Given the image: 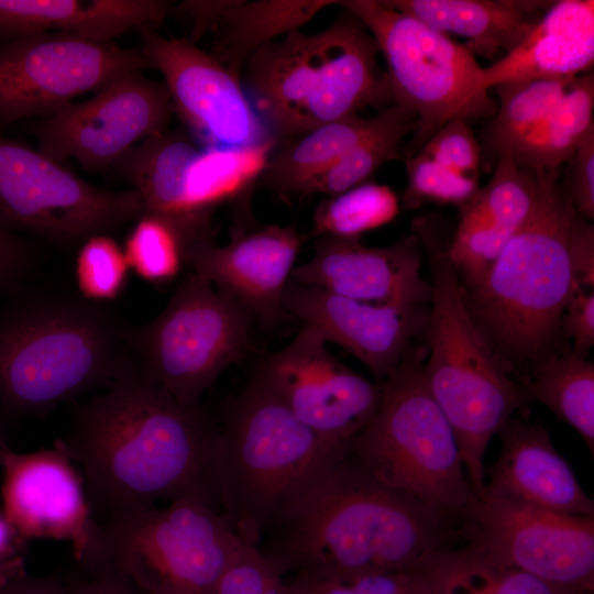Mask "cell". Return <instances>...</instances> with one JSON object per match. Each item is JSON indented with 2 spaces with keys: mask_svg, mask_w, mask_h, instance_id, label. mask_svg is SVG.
Listing matches in <instances>:
<instances>
[{
  "mask_svg": "<svg viewBox=\"0 0 594 594\" xmlns=\"http://www.w3.org/2000/svg\"><path fill=\"white\" fill-rule=\"evenodd\" d=\"M217 416L146 383L139 370L74 403L56 442L79 465L92 514L112 516L190 498L218 508Z\"/></svg>",
  "mask_w": 594,
  "mask_h": 594,
  "instance_id": "cell-1",
  "label": "cell"
},
{
  "mask_svg": "<svg viewBox=\"0 0 594 594\" xmlns=\"http://www.w3.org/2000/svg\"><path fill=\"white\" fill-rule=\"evenodd\" d=\"M458 522L386 485L346 449L282 507L256 547L282 575L418 570L459 544Z\"/></svg>",
  "mask_w": 594,
  "mask_h": 594,
  "instance_id": "cell-2",
  "label": "cell"
},
{
  "mask_svg": "<svg viewBox=\"0 0 594 594\" xmlns=\"http://www.w3.org/2000/svg\"><path fill=\"white\" fill-rule=\"evenodd\" d=\"M0 307V419L41 418L138 369L109 302L16 292Z\"/></svg>",
  "mask_w": 594,
  "mask_h": 594,
  "instance_id": "cell-3",
  "label": "cell"
},
{
  "mask_svg": "<svg viewBox=\"0 0 594 594\" xmlns=\"http://www.w3.org/2000/svg\"><path fill=\"white\" fill-rule=\"evenodd\" d=\"M534 175L529 217L485 278L462 288L471 317L509 374L556 350L573 288L570 238L578 212L560 168Z\"/></svg>",
  "mask_w": 594,
  "mask_h": 594,
  "instance_id": "cell-4",
  "label": "cell"
},
{
  "mask_svg": "<svg viewBox=\"0 0 594 594\" xmlns=\"http://www.w3.org/2000/svg\"><path fill=\"white\" fill-rule=\"evenodd\" d=\"M376 41L344 10L328 28L300 30L257 50L240 80L255 112L279 142L320 125L394 103Z\"/></svg>",
  "mask_w": 594,
  "mask_h": 594,
  "instance_id": "cell-5",
  "label": "cell"
},
{
  "mask_svg": "<svg viewBox=\"0 0 594 594\" xmlns=\"http://www.w3.org/2000/svg\"><path fill=\"white\" fill-rule=\"evenodd\" d=\"M217 424V499L248 544L257 546L282 507L346 450L305 426L254 376L224 400Z\"/></svg>",
  "mask_w": 594,
  "mask_h": 594,
  "instance_id": "cell-6",
  "label": "cell"
},
{
  "mask_svg": "<svg viewBox=\"0 0 594 594\" xmlns=\"http://www.w3.org/2000/svg\"><path fill=\"white\" fill-rule=\"evenodd\" d=\"M430 301L422 366L427 387L449 421L475 496L484 492V455L503 425L532 402L475 324L446 244L425 242Z\"/></svg>",
  "mask_w": 594,
  "mask_h": 594,
  "instance_id": "cell-7",
  "label": "cell"
},
{
  "mask_svg": "<svg viewBox=\"0 0 594 594\" xmlns=\"http://www.w3.org/2000/svg\"><path fill=\"white\" fill-rule=\"evenodd\" d=\"M426 350L409 346L380 384V405L348 451L386 485L459 519L475 494L454 432L430 394Z\"/></svg>",
  "mask_w": 594,
  "mask_h": 594,
  "instance_id": "cell-8",
  "label": "cell"
},
{
  "mask_svg": "<svg viewBox=\"0 0 594 594\" xmlns=\"http://www.w3.org/2000/svg\"><path fill=\"white\" fill-rule=\"evenodd\" d=\"M242 543L217 507L184 498L102 520L85 564H107L144 594H212Z\"/></svg>",
  "mask_w": 594,
  "mask_h": 594,
  "instance_id": "cell-9",
  "label": "cell"
},
{
  "mask_svg": "<svg viewBox=\"0 0 594 594\" xmlns=\"http://www.w3.org/2000/svg\"><path fill=\"white\" fill-rule=\"evenodd\" d=\"M253 314L189 271L151 321L128 338L141 377L186 406L201 404L219 375L252 350Z\"/></svg>",
  "mask_w": 594,
  "mask_h": 594,
  "instance_id": "cell-10",
  "label": "cell"
},
{
  "mask_svg": "<svg viewBox=\"0 0 594 594\" xmlns=\"http://www.w3.org/2000/svg\"><path fill=\"white\" fill-rule=\"evenodd\" d=\"M337 4L370 31L386 62L394 103L418 119L408 156L451 120L469 122L495 114L497 103L480 87L483 67L464 45L383 0Z\"/></svg>",
  "mask_w": 594,
  "mask_h": 594,
  "instance_id": "cell-11",
  "label": "cell"
},
{
  "mask_svg": "<svg viewBox=\"0 0 594 594\" xmlns=\"http://www.w3.org/2000/svg\"><path fill=\"white\" fill-rule=\"evenodd\" d=\"M144 213L139 194L94 186L26 144L0 138V226L63 245Z\"/></svg>",
  "mask_w": 594,
  "mask_h": 594,
  "instance_id": "cell-12",
  "label": "cell"
},
{
  "mask_svg": "<svg viewBox=\"0 0 594 594\" xmlns=\"http://www.w3.org/2000/svg\"><path fill=\"white\" fill-rule=\"evenodd\" d=\"M459 544L503 566L582 594L594 587V517L474 496Z\"/></svg>",
  "mask_w": 594,
  "mask_h": 594,
  "instance_id": "cell-13",
  "label": "cell"
},
{
  "mask_svg": "<svg viewBox=\"0 0 594 594\" xmlns=\"http://www.w3.org/2000/svg\"><path fill=\"white\" fill-rule=\"evenodd\" d=\"M152 67L142 50L64 33H36L0 42V128L50 117L117 76Z\"/></svg>",
  "mask_w": 594,
  "mask_h": 594,
  "instance_id": "cell-14",
  "label": "cell"
},
{
  "mask_svg": "<svg viewBox=\"0 0 594 594\" xmlns=\"http://www.w3.org/2000/svg\"><path fill=\"white\" fill-rule=\"evenodd\" d=\"M142 52L163 75L174 113L205 150L258 151L275 140L255 112L240 77L188 38L142 28Z\"/></svg>",
  "mask_w": 594,
  "mask_h": 594,
  "instance_id": "cell-15",
  "label": "cell"
},
{
  "mask_svg": "<svg viewBox=\"0 0 594 594\" xmlns=\"http://www.w3.org/2000/svg\"><path fill=\"white\" fill-rule=\"evenodd\" d=\"M174 113L164 81L142 70L117 76L89 100L69 103L35 128L38 151L61 163L75 158L100 172L116 164L138 142L167 131Z\"/></svg>",
  "mask_w": 594,
  "mask_h": 594,
  "instance_id": "cell-16",
  "label": "cell"
},
{
  "mask_svg": "<svg viewBox=\"0 0 594 594\" xmlns=\"http://www.w3.org/2000/svg\"><path fill=\"white\" fill-rule=\"evenodd\" d=\"M327 343L302 324L286 346L260 362L253 376L315 433L346 448L374 416L381 385L339 361Z\"/></svg>",
  "mask_w": 594,
  "mask_h": 594,
  "instance_id": "cell-17",
  "label": "cell"
},
{
  "mask_svg": "<svg viewBox=\"0 0 594 594\" xmlns=\"http://www.w3.org/2000/svg\"><path fill=\"white\" fill-rule=\"evenodd\" d=\"M1 513L22 540L68 541L77 562L94 549L99 521L75 463L55 442L20 453L0 441Z\"/></svg>",
  "mask_w": 594,
  "mask_h": 594,
  "instance_id": "cell-18",
  "label": "cell"
},
{
  "mask_svg": "<svg viewBox=\"0 0 594 594\" xmlns=\"http://www.w3.org/2000/svg\"><path fill=\"white\" fill-rule=\"evenodd\" d=\"M290 319L315 328L361 361L381 384L425 331L427 305L370 304L289 279L283 299Z\"/></svg>",
  "mask_w": 594,
  "mask_h": 594,
  "instance_id": "cell-19",
  "label": "cell"
},
{
  "mask_svg": "<svg viewBox=\"0 0 594 594\" xmlns=\"http://www.w3.org/2000/svg\"><path fill=\"white\" fill-rule=\"evenodd\" d=\"M422 244L416 234L383 248L361 239H315L314 256L295 266L299 284L370 304L429 305L430 285L420 275Z\"/></svg>",
  "mask_w": 594,
  "mask_h": 594,
  "instance_id": "cell-20",
  "label": "cell"
},
{
  "mask_svg": "<svg viewBox=\"0 0 594 594\" xmlns=\"http://www.w3.org/2000/svg\"><path fill=\"white\" fill-rule=\"evenodd\" d=\"M304 237L293 226L268 224L194 253L188 268L227 293L264 327L290 319L283 299Z\"/></svg>",
  "mask_w": 594,
  "mask_h": 594,
  "instance_id": "cell-21",
  "label": "cell"
},
{
  "mask_svg": "<svg viewBox=\"0 0 594 594\" xmlns=\"http://www.w3.org/2000/svg\"><path fill=\"white\" fill-rule=\"evenodd\" d=\"M499 453L484 470L483 496L574 516L594 517V502L537 422L512 417L496 433Z\"/></svg>",
  "mask_w": 594,
  "mask_h": 594,
  "instance_id": "cell-22",
  "label": "cell"
},
{
  "mask_svg": "<svg viewBox=\"0 0 594 594\" xmlns=\"http://www.w3.org/2000/svg\"><path fill=\"white\" fill-rule=\"evenodd\" d=\"M536 198L534 170L508 153L498 156L492 179L460 208L447 254L463 289L477 286L529 217Z\"/></svg>",
  "mask_w": 594,
  "mask_h": 594,
  "instance_id": "cell-23",
  "label": "cell"
},
{
  "mask_svg": "<svg viewBox=\"0 0 594 594\" xmlns=\"http://www.w3.org/2000/svg\"><path fill=\"white\" fill-rule=\"evenodd\" d=\"M333 0H186L173 13L188 22L189 41L212 35L210 54L240 77L261 47L300 30Z\"/></svg>",
  "mask_w": 594,
  "mask_h": 594,
  "instance_id": "cell-24",
  "label": "cell"
},
{
  "mask_svg": "<svg viewBox=\"0 0 594 594\" xmlns=\"http://www.w3.org/2000/svg\"><path fill=\"white\" fill-rule=\"evenodd\" d=\"M594 62V1H553L512 52L482 68L480 87L488 91L515 80L573 79Z\"/></svg>",
  "mask_w": 594,
  "mask_h": 594,
  "instance_id": "cell-25",
  "label": "cell"
},
{
  "mask_svg": "<svg viewBox=\"0 0 594 594\" xmlns=\"http://www.w3.org/2000/svg\"><path fill=\"white\" fill-rule=\"evenodd\" d=\"M172 7L161 0H0V42L57 30L108 43L135 29H158Z\"/></svg>",
  "mask_w": 594,
  "mask_h": 594,
  "instance_id": "cell-26",
  "label": "cell"
},
{
  "mask_svg": "<svg viewBox=\"0 0 594 594\" xmlns=\"http://www.w3.org/2000/svg\"><path fill=\"white\" fill-rule=\"evenodd\" d=\"M443 34L464 36V45L491 58L512 52L553 1L546 0H383Z\"/></svg>",
  "mask_w": 594,
  "mask_h": 594,
  "instance_id": "cell-27",
  "label": "cell"
},
{
  "mask_svg": "<svg viewBox=\"0 0 594 594\" xmlns=\"http://www.w3.org/2000/svg\"><path fill=\"white\" fill-rule=\"evenodd\" d=\"M201 150L184 133L165 131L143 140L114 164L139 194L144 213L160 216L179 231L188 260L202 248L185 215L188 173Z\"/></svg>",
  "mask_w": 594,
  "mask_h": 594,
  "instance_id": "cell-28",
  "label": "cell"
},
{
  "mask_svg": "<svg viewBox=\"0 0 594 594\" xmlns=\"http://www.w3.org/2000/svg\"><path fill=\"white\" fill-rule=\"evenodd\" d=\"M376 122L377 114H355L276 142L255 184L287 202L302 198L308 185L358 144Z\"/></svg>",
  "mask_w": 594,
  "mask_h": 594,
  "instance_id": "cell-29",
  "label": "cell"
},
{
  "mask_svg": "<svg viewBox=\"0 0 594 594\" xmlns=\"http://www.w3.org/2000/svg\"><path fill=\"white\" fill-rule=\"evenodd\" d=\"M514 378L531 400L572 427L594 455V363L587 356L553 350Z\"/></svg>",
  "mask_w": 594,
  "mask_h": 594,
  "instance_id": "cell-30",
  "label": "cell"
},
{
  "mask_svg": "<svg viewBox=\"0 0 594 594\" xmlns=\"http://www.w3.org/2000/svg\"><path fill=\"white\" fill-rule=\"evenodd\" d=\"M594 76L575 77L551 113L508 154L521 168L557 169L594 128Z\"/></svg>",
  "mask_w": 594,
  "mask_h": 594,
  "instance_id": "cell-31",
  "label": "cell"
},
{
  "mask_svg": "<svg viewBox=\"0 0 594 594\" xmlns=\"http://www.w3.org/2000/svg\"><path fill=\"white\" fill-rule=\"evenodd\" d=\"M418 570L431 594H582L483 559L462 544L438 551Z\"/></svg>",
  "mask_w": 594,
  "mask_h": 594,
  "instance_id": "cell-32",
  "label": "cell"
},
{
  "mask_svg": "<svg viewBox=\"0 0 594 594\" xmlns=\"http://www.w3.org/2000/svg\"><path fill=\"white\" fill-rule=\"evenodd\" d=\"M418 128L416 114L398 105L377 112L375 127L330 168L315 178L302 198L323 195L336 196L370 182L387 161L398 156L403 139Z\"/></svg>",
  "mask_w": 594,
  "mask_h": 594,
  "instance_id": "cell-33",
  "label": "cell"
},
{
  "mask_svg": "<svg viewBox=\"0 0 594 594\" xmlns=\"http://www.w3.org/2000/svg\"><path fill=\"white\" fill-rule=\"evenodd\" d=\"M573 79L515 80L495 86L501 105L487 125L481 153L495 163L501 154L509 153L551 113Z\"/></svg>",
  "mask_w": 594,
  "mask_h": 594,
  "instance_id": "cell-34",
  "label": "cell"
},
{
  "mask_svg": "<svg viewBox=\"0 0 594 594\" xmlns=\"http://www.w3.org/2000/svg\"><path fill=\"white\" fill-rule=\"evenodd\" d=\"M398 211L399 201L394 190L370 180L324 197L314 211L309 237L361 239L365 232L392 222Z\"/></svg>",
  "mask_w": 594,
  "mask_h": 594,
  "instance_id": "cell-35",
  "label": "cell"
},
{
  "mask_svg": "<svg viewBox=\"0 0 594 594\" xmlns=\"http://www.w3.org/2000/svg\"><path fill=\"white\" fill-rule=\"evenodd\" d=\"M130 270L141 278L164 284L188 268V253L179 231L166 219L143 213L124 244Z\"/></svg>",
  "mask_w": 594,
  "mask_h": 594,
  "instance_id": "cell-36",
  "label": "cell"
},
{
  "mask_svg": "<svg viewBox=\"0 0 594 594\" xmlns=\"http://www.w3.org/2000/svg\"><path fill=\"white\" fill-rule=\"evenodd\" d=\"M129 271L123 250L111 237H89L81 243L76 257L79 295L91 301L109 302L124 289Z\"/></svg>",
  "mask_w": 594,
  "mask_h": 594,
  "instance_id": "cell-37",
  "label": "cell"
},
{
  "mask_svg": "<svg viewBox=\"0 0 594 594\" xmlns=\"http://www.w3.org/2000/svg\"><path fill=\"white\" fill-rule=\"evenodd\" d=\"M407 186L402 202L407 209L426 201L464 205L479 189L476 177L448 168L418 153L405 160Z\"/></svg>",
  "mask_w": 594,
  "mask_h": 594,
  "instance_id": "cell-38",
  "label": "cell"
},
{
  "mask_svg": "<svg viewBox=\"0 0 594 594\" xmlns=\"http://www.w3.org/2000/svg\"><path fill=\"white\" fill-rule=\"evenodd\" d=\"M286 583L292 594H431L419 570L338 578L294 575Z\"/></svg>",
  "mask_w": 594,
  "mask_h": 594,
  "instance_id": "cell-39",
  "label": "cell"
},
{
  "mask_svg": "<svg viewBox=\"0 0 594 594\" xmlns=\"http://www.w3.org/2000/svg\"><path fill=\"white\" fill-rule=\"evenodd\" d=\"M212 594H292L283 575L256 546L242 543Z\"/></svg>",
  "mask_w": 594,
  "mask_h": 594,
  "instance_id": "cell-40",
  "label": "cell"
},
{
  "mask_svg": "<svg viewBox=\"0 0 594 594\" xmlns=\"http://www.w3.org/2000/svg\"><path fill=\"white\" fill-rule=\"evenodd\" d=\"M416 153L458 173L479 177L481 145L463 119L447 122Z\"/></svg>",
  "mask_w": 594,
  "mask_h": 594,
  "instance_id": "cell-41",
  "label": "cell"
},
{
  "mask_svg": "<svg viewBox=\"0 0 594 594\" xmlns=\"http://www.w3.org/2000/svg\"><path fill=\"white\" fill-rule=\"evenodd\" d=\"M561 182L576 212L586 221L594 219V128L565 163Z\"/></svg>",
  "mask_w": 594,
  "mask_h": 594,
  "instance_id": "cell-42",
  "label": "cell"
},
{
  "mask_svg": "<svg viewBox=\"0 0 594 594\" xmlns=\"http://www.w3.org/2000/svg\"><path fill=\"white\" fill-rule=\"evenodd\" d=\"M560 332L572 339V351L587 356L594 344V292L573 287L564 307Z\"/></svg>",
  "mask_w": 594,
  "mask_h": 594,
  "instance_id": "cell-43",
  "label": "cell"
},
{
  "mask_svg": "<svg viewBox=\"0 0 594 594\" xmlns=\"http://www.w3.org/2000/svg\"><path fill=\"white\" fill-rule=\"evenodd\" d=\"M34 261L35 251L30 242L0 226V297L22 287Z\"/></svg>",
  "mask_w": 594,
  "mask_h": 594,
  "instance_id": "cell-44",
  "label": "cell"
},
{
  "mask_svg": "<svg viewBox=\"0 0 594 594\" xmlns=\"http://www.w3.org/2000/svg\"><path fill=\"white\" fill-rule=\"evenodd\" d=\"M573 287L594 289V227L579 213L570 238Z\"/></svg>",
  "mask_w": 594,
  "mask_h": 594,
  "instance_id": "cell-45",
  "label": "cell"
},
{
  "mask_svg": "<svg viewBox=\"0 0 594 594\" xmlns=\"http://www.w3.org/2000/svg\"><path fill=\"white\" fill-rule=\"evenodd\" d=\"M81 568L87 571L88 578L66 585V594H144L107 564Z\"/></svg>",
  "mask_w": 594,
  "mask_h": 594,
  "instance_id": "cell-46",
  "label": "cell"
},
{
  "mask_svg": "<svg viewBox=\"0 0 594 594\" xmlns=\"http://www.w3.org/2000/svg\"><path fill=\"white\" fill-rule=\"evenodd\" d=\"M22 541L0 512V580L2 582H8L23 572L16 557L18 546Z\"/></svg>",
  "mask_w": 594,
  "mask_h": 594,
  "instance_id": "cell-47",
  "label": "cell"
},
{
  "mask_svg": "<svg viewBox=\"0 0 594 594\" xmlns=\"http://www.w3.org/2000/svg\"><path fill=\"white\" fill-rule=\"evenodd\" d=\"M0 594H66V585L54 576H31L22 572L10 579Z\"/></svg>",
  "mask_w": 594,
  "mask_h": 594,
  "instance_id": "cell-48",
  "label": "cell"
},
{
  "mask_svg": "<svg viewBox=\"0 0 594 594\" xmlns=\"http://www.w3.org/2000/svg\"><path fill=\"white\" fill-rule=\"evenodd\" d=\"M6 583H7V582H2V581L0 580V588H1Z\"/></svg>",
  "mask_w": 594,
  "mask_h": 594,
  "instance_id": "cell-49",
  "label": "cell"
},
{
  "mask_svg": "<svg viewBox=\"0 0 594 594\" xmlns=\"http://www.w3.org/2000/svg\"><path fill=\"white\" fill-rule=\"evenodd\" d=\"M2 440H4V439H3V437H2V435H1V432H0V441H2Z\"/></svg>",
  "mask_w": 594,
  "mask_h": 594,
  "instance_id": "cell-50",
  "label": "cell"
}]
</instances>
